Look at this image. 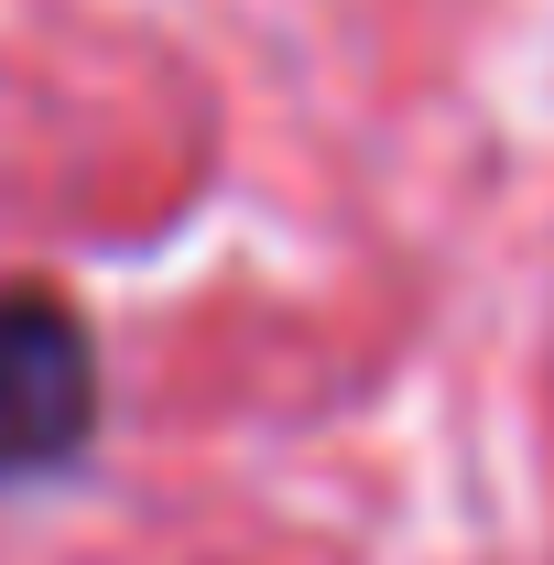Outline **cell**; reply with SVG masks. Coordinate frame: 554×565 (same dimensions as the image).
<instances>
[{"instance_id":"1","label":"cell","mask_w":554,"mask_h":565,"mask_svg":"<svg viewBox=\"0 0 554 565\" xmlns=\"http://www.w3.org/2000/svg\"><path fill=\"white\" fill-rule=\"evenodd\" d=\"M98 435V338L55 282H0V479H55Z\"/></svg>"}]
</instances>
